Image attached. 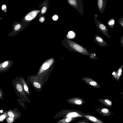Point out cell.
<instances>
[{
  "label": "cell",
  "mask_w": 123,
  "mask_h": 123,
  "mask_svg": "<svg viewBox=\"0 0 123 123\" xmlns=\"http://www.w3.org/2000/svg\"><path fill=\"white\" fill-rule=\"evenodd\" d=\"M95 54L93 53H91L90 55H89V57H90L92 59L95 58Z\"/></svg>",
  "instance_id": "obj_20"
},
{
  "label": "cell",
  "mask_w": 123,
  "mask_h": 123,
  "mask_svg": "<svg viewBox=\"0 0 123 123\" xmlns=\"http://www.w3.org/2000/svg\"><path fill=\"white\" fill-rule=\"evenodd\" d=\"M122 70L121 69L119 70L118 73V75L119 76H121V75Z\"/></svg>",
  "instance_id": "obj_25"
},
{
  "label": "cell",
  "mask_w": 123,
  "mask_h": 123,
  "mask_svg": "<svg viewBox=\"0 0 123 123\" xmlns=\"http://www.w3.org/2000/svg\"><path fill=\"white\" fill-rule=\"evenodd\" d=\"M7 121L8 123H11L13 121V119L9 117L7 119Z\"/></svg>",
  "instance_id": "obj_19"
},
{
  "label": "cell",
  "mask_w": 123,
  "mask_h": 123,
  "mask_svg": "<svg viewBox=\"0 0 123 123\" xmlns=\"http://www.w3.org/2000/svg\"><path fill=\"white\" fill-rule=\"evenodd\" d=\"M97 5L99 12L102 14L104 12L106 7L107 0H97Z\"/></svg>",
  "instance_id": "obj_4"
},
{
  "label": "cell",
  "mask_w": 123,
  "mask_h": 123,
  "mask_svg": "<svg viewBox=\"0 0 123 123\" xmlns=\"http://www.w3.org/2000/svg\"><path fill=\"white\" fill-rule=\"evenodd\" d=\"M58 16L56 15H54L52 18L53 20L55 21L57 20L58 19Z\"/></svg>",
  "instance_id": "obj_17"
},
{
  "label": "cell",
  "mask_w": 123,
  "mask_h": 123,
  "mask_svg": "<svg viewBox=\"0 0 123 123\" xmlns=\"http://www.w3.org/2000/svg\"><path fill=\"white\" fill-rule=\"evenodd\" d=\"M67 101L71 104L79 105L83 104L84 102L82 98H70L68 99Z\"/></svg>",
  "instance_id": "obj_5"
},
{
  "label": "cell",
  "mask_w": 123,
  "mask_h": 123,
  "mask_svg": "<svg viewBox=\"0 0 123 123\" xmlns=\"http://www.w3.org/2000/svg\"><path fill=\"white\" fill-rule=\"evenodd\" d=\"M100 102L106 106L110 107L112 106V102L107 98L101 99L98 100Z\"/></svg>",
  "instance_id": "obj_8"
},
{
  "label": "cell",
  "mask_w": 123,
  "mask_h": 123,
  "mask_svg": "<svg viewBox=\"0 0 123 123\" xmlns=\"http://www.w3.org/2000/svg\"><path fill=\"white\" fill-rule=\"evenodd\" d=\"M8 62L7 61L4 62L2 65V67L3 68L6 67L8 65Z\"/></svg>",
  "instance_id": "obj_21"
},
{
  "label": "cell",
  "mask_w": 123,
  "mask_h": 123,
  "mask_svg": "<svg viewBox=\"0 0 123 123\" xmlns=\"http://www.w3.org/2000/svg\"><path fill=\"white\" fill-rule=\"evenodd\" d=\"M82 79L87 84L91 86L97 88L100 87L97 82L92 79L84 77L82 78Z\"/></svg>",
  "instance_id": "obj_3"
},
{
  "label": "cell",
  "mask_w": 123,
  "mask_h": 123,
  "mask_svg": "<svg viewBox=\"0 0 123 123\" xmlns=\"http://www.w3.org/2000/svg\"><path fill=\"white\" fill-rule=\"evenodd\" d=\"M21 27V25L19 24H18L16 25L15 27V30L17 31L19 30Z\"/></svg>",
  "instance_id": "obj_18"
},
{
  "label": "cell",
  "mask_w": 123,
  "mask_h": 123,
  "mask_svg": "<svg viewBox=\"0 0 123 123\" xmlns=\"http://www.w3.org/2000/svg\"><path fill=\"white\" fill-rule=\"evenodd\" d=\"M8 114L9 117L11 118H13L14 117V114L11 112L9 111L8 112Z\"/></svg>",
  "instance_id": "obj_15"
},
{
  "label": "cell",
  "mask_w": 123,
  "mask_h": 123,
  "mask_svg": "<svg viewBox=\"0 0 123 123\" xmlns=\"http://www.w3.org/2000/svg\"><path fill=\"white\" fill-rule=\"evenodd\" d=\"M47 10L46 8L44 7H43L41 11V12L42 13H44L45 12H46Z\"/></svg>",
  "instance_id": "obj_22"
},
{
  "label": "cell",
  "mask_w": 123,
  "mask_h": 123,
  "mask_svg": "<svg viewBox=\"0 0 123 123\" xmlns=\"http://www.w3.org/2000/svg\"><path fill=\"white\" fill-rule=\"evenodd\" d=\"M115 22L114 19L113 18H111L108 22V24L110 25H114Z\"/></svg>",
  "instance_id": "obj_12"
},
{
  "label": "cell",
  "mask_w": 123,
  "mask_h": 123,
  "mask_svg": "<svg viewBox=\"0 0 123 123\" xmlns=\"http://www.w3.org/2000/svg\"><path fill=\"white\" fill-rule=\"evenodd\" d=\"M71 6L74 8L83 16L84 5L82 0H66Z\"/></svg>",
  "instance_id": "obj_2"
},
{
  "label": "cell",
  "mask_w": 123,
  "mask_h": 123,
  "mask_svg": "<svg viewBox=\"0 0 123 123\" xmlns=\"http://www.w3.org/2000/svg\"><path fill=\"white\" fill-rule=\"evenodd\" d=\"M98 16V15L97 14H95L94 15V18H97Z\"/></svg>",
  "instance_id": "obj_28"
},
{
  "label": "cell",
  "mask_w": 123,
  "mask_h": 123,
  "mask_svg": "<svg viewBox=\"0 0 123 123\" xmlns=\"http://www.w3.org/2000/svg\"><path fill=\"white\" fill-rule=\"evenodd\" d=\"M44 17H41L40 18V19H39V21L41 22L42 23L43 22V21H44Z\"/></svg>",
  "instance_id": "obj_23"
},
{
  "label": "cell",
  "mask_w": 123,
  "mask_h": 123,
  "mask_svg": "<svg viewBox=\"0 0 123 123\" xmlns=\"http://www.w3.org/2000/svg\"><path fill=\"white\" fill-rule=\"evenodd\" d=\"M24 89L26 91H27L28 90V88L26 86H24Z\"/></svg>",
  "instance_id": "obj_26"
},
{
  "label": "cell",
  "mask_w": 123,
  "mask_h": 123,
  "mask_svg": "<svg viewBox=\"0 0 123 123\" xmlns=\"http://www.w3.org/2000/svg\"><path fill=\"white\" fill-rule=\"evenodd\" d=\"M6 117V116L4 115H1L0 117V121H1L3 119H4Z\"/></svg>",
  "instance_id": "obj_24"
},
{
  "label": "cell",
  "mask_w": 123,
  "mask_h": 123,
  "mask_svg": "<svg viewBox=\"0 0 123 123\" xmlns=\"http://www.w3.org/2000/svg\"><path fill=\"white\" fill-rule=\"evenodd\" d=\"M6 6L5 5H4L2 6V10H3L4 9L6 8Z\"/></svg>",
  "instance_id": "obj_27"
},
{
  "label": "cell",
  "mask_w": 123,
  "mask_h": 123,
  "mask_svg": "<svg viewBox=\"0 0 123 123\" xmlns=\"http://www.w3.org/2000/svg\"><path fill=\"white\" fill-rule=\"evenodd\" d=\"M72 120V117H68L66 118L61 120L59 122L61 123H68L71 121Z\"/></svg>",
  "instance_id": "obj_10"
},
{
  "label": "cell",
  "mask_w": 123,
  "mask_h": 123,
  "mask_svg": "<svg viewBox=\"0 0 123 123\" xmlns=\"http://www.w3.org/2000/svg\"><path fill=\"white\" fill-rule=\"evenodd\" d=\"M79 114L84 117L93 123H103L102 121L93 116L90 115H85L80 113Z\"/></svg>",
  "instance_id": "obj_7"
},
{
  "label": "cell",
  "mask_w": 123,
  "mask_h": 123,
  "mask_svg": "<svg viewBox=\"0 0 123 123\" xmlns=\"http://www.w3.org/2000/svg\"><path fill=\"white\" fill-rule=\"evenodd\" d=\"M96 110L99 114L104 116H109L111 113V111L106 107L98 108L96 109Z\"/></svg>",
  "instance_id": "obj_6"
},
{
  "label": "cell",
  "mask_w": 123,
  "mask_h": 123,
  "mask_svg": "<svg viewBox=\"0 0 123 123\" xmlns=\"http://www.w3.org/2000/svg\"><path fill=\"white\" fill-rule=\"evenodd\" d=\"M49 67V65L48 63H46L43 64L42 66L43 69L45 70L48 69Z\"/></svg>",
  "instance_id": "obj_13"
},
{
  "label": "cell",
  "mask_w": 123,
  "mask_h": 123,
  "mask_svg": "<svg viewBox=\"0 0 123 123\" xmlns=\"http://www.w3.org/2000/svg\"><path fill=\"white\" fill-rule=\"evenodd\" d=\"M95 42L101 43L103 42V40L98 35H95V37L94 38Z\"/></svg>",
  "instance_id": "obj_11"
},
{
  "label": "cell",
  "mask_w": 123,
  "mask_h": 123,
  "mask_svg": "<svg viewBox=\"0 0 123 123\" xmlns=\"http://www.w3.org/2000/svg\"><path fill=\"white\" fill-rule=\"evenodd\" d=\"M63 45L69 50L85 55H89L90 53L87 49L75 42L65 37L62 41Z\"/></svg>",
  "instance_id": "obj_1"
},
{
  "label": "cell",
  "mask_w": 123,
  "mask_h": 123,
  "mask_svg": "<svg viewBox=\"0 0 123 123\" xmlns=\"http://www.w3.org/2000/svg\"><path fill=\"white\" fill-rule=\"evenodd\" d=\"M16 88L18 90L19 92H21L22 91V87L20 84H18L17 85Z\"/></svg>",
  "instance_id": "obj_14"
},
{
  "label": "cell",
  "mask_w": 123,
  "mask_h": 123,
  "mask_svg": "<svg viewBox=\"0 0 123 123\" xmlns=\"http://www.w3.org/2000/svg\"><path fill=\"white\" fill-rule=\"evenodd\" d=\"M33 85L35 87L37 88H39L40 87V85L37 82H34L33 84Z\"/></svg>",
  "instance_id": "obj_16"
},
{
  "label": "cell",
  "mask_w": 123,
  "mask_h": 123,
  "mask_svg": "<svg viewBox=\"0 0 123 123\" xmlns=\"http://www.w3.org/2000/svg\"><path fill=\"white\" fill-rule=\"evenodd\" d=\"M3 112V110H1L0 111V112L1 113H2Z\"/></svg>",
  "instance_id": "obj_29"
},
{
  "label": "cell",
  "mask_w": 123,
  "mask_h": 123,
  "mask_svg": "<svg viewBox=\"0 0 123 123\" xmlns=\"http://www.w3.org/2000/svg\"><path fill=\"white\" fill-rule=\"evenodd\" d=\"M76 34L73 31H69L66 35V38L68 39H72L75 37Z\"/></svg>",
  "instance_id": "obj_9"
}]
</instances>
